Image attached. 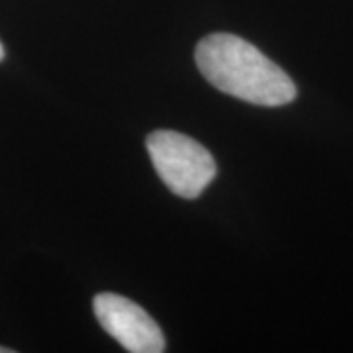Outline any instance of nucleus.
<instances>
[{"mask_svg":"<svg viewBox=\"0 0 353 353\" xmlns=\"http://www.w3.org/2000/svg\"><path fill=\"white\" fill-rule=\"evenodd\" d=\"M194 59L204 79L218 90L255 106H285L296 87L275 61L234 34H210L196 46Z\"/></svg>","mask_w":353,"mask_h":353,"instance_id":"1","label":"nucleus"},{"mask_svg":"<svg viewBox=\"0 0 353 353\" xmlns=\"http://www.w3.org/2000/svg\"><path fill=\"white\" fill-rule=\"evenodd\" d=\"M145 148L157 175L181 199L201 196L214 181V157L196 139L173 130H157L148 136Z\"/></svg>","mask_w":353,"mask_h":353,"instance_id":"2","label":"nucleus"},{"mask_svg":"<svg viewBox=\"0 0 353 353\" xmlns=\"http://www.w3.org/2000/svg\"><path fill=\"white\" fill-rule=\"evenodd\" d=\"M92 310L99 324L110 334L126 352L161 353L165 352V338L161 328L139 304L126 296L102 292L92 301Z\"/></svg>","mask_w":353,"mask_h":353,"instance_id":"3","label":"nucleus"},{"mask_svg":"<svg viewBox=\"0 0 353 353\" xmlns=\"http://www.w3.org/2000/svg\"><path fill=\"white\" fill-rule=\"evenodd\" d=\"M0 353H12V350L10 347H0Z\"/></svg>","mask_w":353,"mask_h":353,"instance_id":"4","label":"nucleus"},{"mask_svg":"<svg viewBox=\"0 0 353 353\" xmlns=\"http://www.w3.org/2000/svg\"><path fill=\"white\" fill-rule=\"evenodd\" d=\"M4 59V48H2V43H0V61Z\"/></svg>","mask_w":353,"mask_h":353,"instance_id":"5","label":"nucleus"}]
</instances>
